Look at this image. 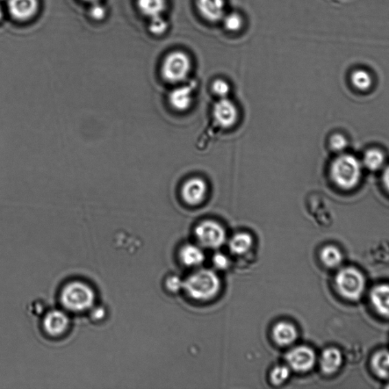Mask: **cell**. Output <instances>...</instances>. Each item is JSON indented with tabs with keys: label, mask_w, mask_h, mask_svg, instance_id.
Segmentation results:
<instances>
[{
	"label": "cell",
	"mask_w": 389,
	"mask_h": 389,
	"mask_svg": "<svg viewBox=\"0 0 389 389\" xmlns=\"http://www.w3.org/2000/svg\"><path fill=\"white\" fill-rule=\"evenodd\" d=\"M286 362L290 369L295 372L307 373L315 366V352L307 346H298L287 353Z\"/></svg>",
	"instance_id": "cell-7"
},
{
	"label": "cell",
	"mask_w": 389,
	"mask_h": 389,
	"mask_svg": "<svg viewBox=\"0 0 389 389\" xmlns=\"http://www.w3.org/2000/svg\"><path fill=\"white\" fill-rule=\"evenodd\" d=\"M348 140L345 138V136L338 133L331 135L329 140L331 148L336 151V153L343 151L348 147Z\"/></svg>",
	"instance_id": "cell-26"
},
{
	"label": "cell",
	"mask_w": 389,
	"mask_h": 389,
	"mask_svg": "<svg viewBox=\"0 0 389 389\" xmlns=\"http://www.w3.org/2000/svg\"><path fill=\"white\" fill-rule=\"evenodd\" d=\"M69 326V317L60 309H52L47 312L43 320V327L50 336H61L67 333Z\"/></svg>",
	"instance_id": "cell-9"
},
{
	"label": "cell",
	"mask_w": 389,
	"mask_h": 389,
	"mask_svg": "<svg viewBox=\"0 0 389 389\" xmlns=\"http://www.w3.org/2000/svg\"><path fill=\"white\" fill-rule=\"evenodd\" d=\"M371 367L379 378L389 379V351H377L372 357Z\"/></svg>",
	"instance_id": "cell-19"
},
{
	"label": "cell",
	"mask_w": 389,
	"mask_h": 389,
	"mask_svg": "<svg viewBox=\"0 0 389 389\" xmlns=\"http://www.w3.org/2000/svg\"><path fill=\"white\" fill-rule=\"evenodd\" d=\"M208 192V186L205 180L199 178H191L184 184L181 194L185 203L196 206L205 200Z\"/></svg>",
	"instance_id": "cell-10"
},
{
	"label": "cell",
	"mask_w": 389,
	"mask_h": 389,
	"mask_svg": "<svg viewBox=\"0 0 389 389\" xmlns=\"http://www.w3.org/2000/svg\"><path fill=\"white\" fill-rule=\"evenodd\" d=\"M3 10L1 8V6H0V20H1L3 19Z\"/></svg>",
	"instance_id": "cell-34"
},
{
	"label": "cell",
	"mask_w": 389,
	"mask_h": 389,
	"mask_svg": "<svg viewBox=\"0 0 389 389\" xmlns=\"http://www.w3.org/2000/svg\"><path fill=\"white\" fill-rule=\"evenodd\" d=\"M370 300L379 315L389 318V285L374 287L370 293Z\"/></svg>",
	"instance_id": "cell-15"
},
{
	"label": "cell",
	"mask_w": 389,
	"mask_h": 389,
	"mask_svg": "<svg viewBox=\"0 0 389 389\" xmlns=\"http://www.w3.org/2000/svg\"><path fill=\"white\" fill-rule=\"evenodd\" d=\"M343 357L340 350L329 348L322 352L320 365L322 372L327 375L334 374L341 368Z\"/></svg>",
	"instance_id": "cell-17"
},
{
	"label": "cell",
	"mask_w": 389,
	"mask_h": 389,
	"mask_svg": "<svg viewBox=\"0 0 389 389\" xmlns=\"http://www.w3.org/2000/svg\"><path fill=\"white\" fill-rule=\"evenodd\" d=\"M291 369L288 366L280 365L274 367L270 373V381L274 386H279L289 379Z\"/></svg>",
	"instance_id": "cell-24"
},
{
	"label": "cell",
	"mask_w": 389,
	"mask_h": 389,
	"mask_svg": "<svg viewBox=\"0 0 389 389\" xmlns=\"http://www.w3.org/2000/svg\"><path fill=\"white\" fill-rule=\"evenodd\" d=\"M351 82L359 91H366L372 87L373 78L368 71L357 69L351 75Z\"/></svg>",
	"instance_id": "cell-23"
},
{
	"label": "cell",
	"mask_w": 389,
	"mask_h": 389,
	"mask_svg": "<svg viewBox=\"0 0 389 389\" xmlns=\"http://www.w3.org/2000/svg\"><path fill=\"white\" fill-rule=\"evenodd\" d=\"M330 177L338 188L351 190L359 184L362 177V164L351 155L338 156L330 167Z\"/></svg>",
	"instance_id": "cell-2"
},
{
	"label": "cell",
	"mask_w": 389,
	"mask_h": 389,
	"mask_svg": "<svg viewBox=\"0 0 389 389\" xmlns=\"http://www.w3.org/2000/svg\"><path fill=\"white\" fill-rule=\"evenodd\" d=\"M213 118L216 124L223 129L233 127L238 119V110L228 99L221 98L213 107Z\"/></svg>",
	"instance_id": "cell-8"
},
{
	"label": "cell",
	"mask_w": 389,
	"mask_h": 389,
	"mask_svg": "<svg viewBox=\"0 0 389 389\" xmlns=\"http://www.w3.org/2000/svg\"><path fill=\"white\" fill-rule=\"evenodd\" d=\"M91 16L93 19L102 20L106 15V11L103 6L98 4L93 5L91 9Z\"/></svg>",
	"instance_id": "cell-31"
},
{
	"label": "cell",
	"mask_w": 389,
	"mask_h": 389,
	"mask_svg": "<svg viewBox=\"0 0 389 389\" xmlns=\"http://www.w3.org/2000/svg\"><path fill=\"white\" fill-rule=\"evenodd\" d=\"M271 337L277 345L285 348L296 342L298 333L293 324L287 321H280L273 326Z\"/></svg>",
	"instance_id": "cell-11"
},
{
	"label": "cell",
	"mask_w": 389,
	"mask_h": 389,
	"mask_svg": "<svg viewBox=\"0 0 389 389\" xmlns=\"http://www.w3.org/2000/svg\"><path fill=\"white\" fill-rule=\"evenodd\" d=\"M253 246V236L245 232L236 234L229 243L230 250L236 256H243L249 253Z\"/></svg>",
	"instance_id": "cell-18"
},
{
	"label": "cell",
	"mask_w": 389,
	"mask_h": 389,
	"mask_svg": "<svg viewBox=\"0 0 389 389\" xmlns=\"http://www.w3.org/2000/svg\"><path fill=\"white\" fill-rule=\"evenodd\" d=\"M194 236L201 247L218 249L226 241V232L219 223L212 220L201 221L194 228Z\"/></svg>",
	"instance_id": "cell-6"
},
{
	"label": "cell",
	"mask_w": 389,
	"mask_h": 389,
	"mask_svg": "<svg viewBox=\"0 0 389 389\" xmlns=\"http://www.w3.org/2000/svg\"><path fill=\"white\" fill-rule=\"evenodd\" d=\"M104 315V309L102 307H97L93 309L91 316L93 320H102Z\"/></svg>",
	"instance_id": "cell-32"
},
{
	"label": "cell",
	"mask_w": 389,
	"mask_h": 389,
	"mask_svg": "<svg viewBox=\"0 0 389 389\" xmlns=\"http://www.w3.org/2000/svg\"><path fill=\"white\" fill-rule=\"evenodd\" d=\"M214 267L219 270H225L229 267L230 260L227 256L223 254H216L212 258Z\"/></svg>",
	"instance_id": "cell-29"
},
{
	"label": "cell",
	"mask_w": 389,
	"mask_h": 389,
	"mask_svg": "<svg viewBox=\"0 0 389 389\" xmlns=\"http://www.w3.org/2000/svg\"><path fill=\"white\" fill-rule=\"evenodd\" d=\"M179 258L186 267L196 268L204 263L205 254L196 245L187 244L180 249Z\"/></svg>",
	"instance_id": "cell-16"
},
{
	"label": "cell",
	"mask_w": 389,
	"mask_h": 389,
	"mask_svg": "<svg viewBox=\"0 0 389 389\" xmlns=\"http://www.w3.org/2000/svg\"><path fill=\"white\" fill-rule=\"evenodd\" d=\"M169 292L177 293L184 289V280L176 276H170L165 282Z\"/></svg>",
	"instance_id": "cell-28"
},
{
	"label": "cell",
	"mask_w": 389,
	"mask_h": 389,
	"mask_svg": "<svg viewBox=\"0 0 389 389\" xmlns=\"http://www.w3.org/2000/svg\"><path fill=\"white\" fill-rule=\"evenodd\" d=\"M335 284L338 292L343 298L357 301L362 297L366 280L363 274L358 269L348 267L338 271L335 278Z\"/></svg>",
	"instance_id": "cell-4"
},
{
	"label": "cell",
	"mask_w": 389,
	"mask_h": 389,
	"mask_svg": "<svg viewBox=\"0 0 389 389\" xmlns=\"http://www.w3.org/2000/svg\"><path fill=\"white\" fill-rule=\"evenodd\" d=\"M385 156L379 149L372 148L366 151L364 157V164L367 169L377 171L383 168Z\"/></svg>",
	"instance_id": "cell-22"
},
{
	"label": "cell",
	"mask_w": 389,
	"mask_h": 389,
	"mask_svg": "<svg viewBox=\"0 0 389 389\" xmlns=\"http://www.w3.org/2000/svg\"><path fill=\"white\" fill-rule=\"evenodd\" d=\"M225 27L229 32H236L241 30L243 21L242 17L237 13H230L223 19Z\"/></svg>",
	"instance_id": "cell-25"
},
{
	"label": "cell",
	"mask_w": 389,
	"mask_h": 389,
	"mask_svg": "<svg viewBox=\"0 0 389 389\" xmlns=\"http://www.w3.org/2000/svg\"><path fill=\"white\" fill-rule=\"evenodd\" d=\"M212 91L216 96L221 98H225L230 93V88L229 84L222 79H217L212 84Z\"/></svg>",
	"instance_id": "cell-27"
},
{
	"label": "cell",
	"mask_w": 389,
	"mask_h": 389,
	"mask_svg": "<svg viewBox=\"0 0 389 389\" xmlns=\"http://www.w3.org/2000/svg\"><path fill=\"white\" fill-rule=\"evenodd\" d=\"M192 69V61L185 52H172L165 57L162 63V75L170 83L181 82L188 77Z\"/></svg>",
	"instance_id": "cell-5"
},
{
	"label": "cell",
	"mask_w": 389,
	"mask_h": 389,
	"mask_svg": "<svg viewBox=\"0 0 389 389\" xmlns=\"http://www.w3.org/2000/svg\"><path fill=\"white\" fill-rule=\"evenodd\" d=\"M140 11L147 16H160L166 7V0H138Z\"/></svg>",
	"instance_id": "cell-21"
},
{
	"label": "cell",
	"mask_w": 389,
	"mask_h": 389,
	"mask_svg": "<svg viewBox=\"0 0 389 389\" xmlns=\"http://www.w3.org/2000/svg\"><path fill=\"white\" fill-rule=\"evenodd\" d=\"M221 289V280L212 270H197L184 280L183 290L191 299L199 302L213 300Z\"/></svg>",
	"instance_id": "cell-1"
},
{
	"label": "cell",
	"mask_w": 389,
	"mask_h": 389,
	"mask_svg": "<svg viewBox=\"0 0 389 389\" xmlns=\"http://www.w3.org/2000/svg\"><path fill=\"white\" fill-rule=\"evenodd\" d=\"M196 85L189 84L173 90L169 96V102L177 111L184 112L192 106Z\"/></svg>",
	"instance_id": "cell-12"
},
{
	"label": "cell",
	"mask_w": 389,
	"mask_h": 389,
	"mask_svg": "<svg viewBox=\"0 0 389 389\" xmlns=\"http://www.w3.org/2000/svg\"><path fill=\"white\" fill-rule=\"evenodd\" d=\"M320 259L324 265L330 269L337 267L343 261V255L340 249L335 246L324 247L320 253Z\"/></svg>",
	"instance_id": "cell-20"
},
{
	"label": "cell",
	"mask_w": 389,
	"mask_h": 389,
	"mask_svg": "<svg viewBox=\"0 0 389 389\" xmlns=\"http://www.w3.org/2000/svg\"><path fill=\"white\" fill-rule=\"evenodd\" d=\"M201 16L211 23H217L225 16V0H197Z\"/></svg>",
	"instance_id": "cell-13"
},
{
	"label": "cell",
	"mask_w": 389,
	"mask_h": 389,
	"mask_svg": "<svg viewBox=\"0 0 389 389\" xmlns=\"http://www.w3.org/2000/svg\"><path fill=\"white\" fill-rule=\"evenodd\" d=\"M383 180L386 190L389 192V166H388L384 172Z\"/></svg>",
	"instance_id": "cell-33"
},
{
	"label": "cell",
	"mask_w": 389,
	"mask_h": 389,
	"mask_svg": "<svg viewBox=\"0 0 389 389\" xmlns=\"http://www.w3.org/2000/svg\"><path fill=\"white\" fill-rule=\"evenodd\" d=\"M167 24L164 21L160 16L153 18V21L150 26V30L154 34H162L166 31Z\"/></svg>",
	"instance_id": "cell-30"
},
{
	"label": "cell",
	"mask_w": 389,
	"mask_h": 389,
	"mask_svg": "<svg viewBox=\"0 0 389 389\" xmlns=\"http://www.w3.org/2000/svg\"><path fill=\"white\" fill-rule=\"evenodd\" d=\"M8 6L13 18L27 21L38 12L39 3L38 0H10Z\"/></svg>",
	"instance_id": "cell-14"
},
{
	"label": "cell",
	"mask_w": 389,
	"mask_h": 389,
	"mask_svg": "<svg viewBox=\"0 0 389 389\" xmlns=\"http://www.w3.org/2000/svg\"><path fill=\"white\" fill-rule=\"evenodd\" d=\"M60 301L63 307L70 312H84L93 307L96 293L87 283L74 280L63 287L60 293Z\"/></svg>",
	"instance_id": "cell-3"
},
{
	"label": "cell",
	"mask_w": 389,
	"mask_h": 389,
	"mask_svg": "<svg viewBox=\"0 0 389 389\" xmlns=\"http://www.w3.org/2000/svg\"><path fill=\"white\" fill-rule=\"evenodd\" d=\"M84 1L89 2V3H96L98 0H84Z\"/></svg>",
	"instance_id": "cell-35"
}]
</instances>
